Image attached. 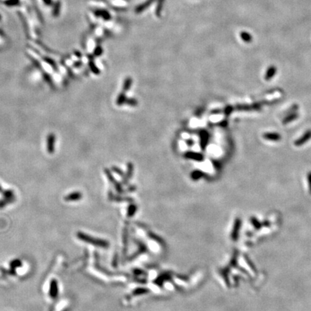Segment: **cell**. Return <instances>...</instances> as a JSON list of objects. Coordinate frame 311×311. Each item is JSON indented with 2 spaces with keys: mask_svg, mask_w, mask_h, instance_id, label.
I'll list each match as a JSON object with an SVG mask.
<instances>
[{
  "mask_svg": "<svg viewBox=\"0 0 311 311\" xmlns=\"http://www.w3.org/2000/svg\"><path fill=\"white\" fill-rule=\"evenodd\" d=\"M77 238L81 241L85 242V243H89V244L94 245L95 246H99V247L102 248H106L109 246V243L107 241L101 239V238H95V237H92L91 235H88L82 232H78L77 234Z\"/></svg>",
  "mask_w": 311,
  "mask_h": 311,
  "instance_id": "obj_1",
  "label": "cell"
},
{
  "mask_svg": "<svg viewBox=\"0 0 311 311\" xmlns=\"http://www.w3.org/2000/svg\"><path fill=\"white\" fill-rule=\"evenodd\" d=\"M49 295L53 299H56L59 295V285L56 279H52L50 284Z\"/></svg>",
  "mask_w": 311,
  "mask_h": 311,
  "instance_id": "obj_2",
  "label": "cell"
},
{
  "mask_svg": "<svg viewBox=\"0 0 311 311\" xmlns=\"http://www.w3.org/2000/svg\"><path fill=\"white\" fill-rule=\"evenodd\" d=\"M311 139V130H308L298 140L295 141V145L296 146H301L307 143L309 140Z\"/></svg>",
  "mask_w": 311,
  "mask_h": 311,
  "instance_id": "obj_3",
  "label": "cell"
},
{
  "mask_svg": "<svg viewBox=\"0 0 311 311\" xmlns=\"http://www.w3.org/2000/svg\"><path fill=\"white\" fill-rule=\"evenodd\" d=\"M55 141H56V136L53 133H51L47 138V149L49 153H53L54 152Z\"/></svg>",
  "mask_w": 311,
  "mask_h": 311,
  "instance_id": "obj_4",
  "label": "cell"
},
{
  "mask_svg": "<svg viewBox=\"0 0 311 311\" xmlns=\"http://www.w3.org/2000/svg\"><path fill=\"white\" fill-rule=\"evenodd\" d=\"M82 198V194L79 192H72L71 194H67L64 199L67 202H71V201H77L79 200Z\"/></svg>",
  "mask_w": 311,
  "mask_h": 311,
  "instance_id": "obj_5",
  "label": "cell"
},
{
  "mask_svg": "<svg viewBox=\"0 0 311 311\" xmlns=\"http://www.w3.org/2000/svg\"><path fill=\"white\" fill-rule=\"evenodd\" d=\"M264 139L271 141H279L282 139L280 134L278 133H266L263 135Z\"/></svg>",
  "mask_w": 311,
  "mask_h": 311,
  "instance_id": "obj_6",
  "label": "cell"
},
{
  "mask_svg": "<svg viewBox=\"0 0 311 311\" xmlns=\"http://www.w3.org/2000/svg\"><path fill=\"white\" fill-rule=\"evenodd\" d=\"M184 157L187 158H190V159H194L196 161H201L203 160L204 157L203 155L199 153H194V152H187L184 154Z\"/></svg>",
  "mask_w": 311,
  "mask_h": 311,
  "instance_id": "obj_7",
  "label": "cell"
},
{
  "mask_svg": "<svg viewBox=\"0 0 311 311\" xmlns=\"http://www.w3.org/2000/svg\"><path fill=\"white\" fill-rule=\"evenodd\" d=\"M298 114L297 112H294V113H291V114H289V115H287V116L284 118L283 121H282V123L284 124V125H287V124L290 123V122H293V121L295 120L296 119L298 118Z\"/></svg>",
  "mask_w": 311,
  "mask_h": 311,
  "instance_id": "obj_8",
  "label": "cell"
},
{
  "mask_svg": "<svg viewBox=\"0 0 311 311\" xmlns=\"http://www.w3.org/2000/svg\"><path fill=\"white\" fill-rule=\"evenodd\" d=\"M276 73V68L274 66H271L269 67V69L266 71V75H265V79L266 81L271 79L274 76L275 74Z\"/></svg>",
  "mask_w": 311,
  "mask_h": 311,
  "instance_id": "obj_9",
  "label": "cell"
},
{
  "mask_svg": "<svg viewBox=\"0 0 311 311\" xmlns=\"http://www.w3.org/2000/svg\"><path fill=\"white\" fill-rule=\"evenodd\" d=\"M105 174H106L107 177V178L109 179L110 181L111 182H112V183L114 184V185L116 187V188H117V191H118V192H120V190H122V188H121L120 185L119 184L117 183V182H116V180H115L114 177H112V174H111L110 172V171L108 170L107 169H105Z\"/></svg>",
  "mask_w": 311,
  "mask_h": 311,
  "instance_id": "obj_10",
  "label": "cell"
},
{
  "mask_svg": "<svg viewBox=\"0 0 311 311\" xmlns=\"http://www.w3.org/2000/svg\"><path fill=\"white\" fill-rule=\"evenodd\" d=\"M201 136V141H200V144L201 147L202 148H205L206 146L207 142H208V134L205 130H203L202 132H201L200 133Z\"/></svg>",
  "mask_w": 311,
  "mask_h": 311,
  "instance_id": "obj_11",
  "label": "cell"
},
{
  "mask_svg": "<svg viewBox=\"0 0 311 311\" xmlns=\"http://www.w3.org/2000/svg\"><path fill=\"white\" fill-rule=\"evenodd\" d=\"M132 82H133V81H132L131 78L128 77L125 78V81H124V84H123V87H122V90H123L124 92L129 90L130 86H131Z\"/></svg>",
  "mask_w": 311,
  "mask_h": 311,
  "instance_id": "obj_12",
  "label": "cell"
},
{
  "mask_svg": "<svg viewBox=\"0 0 311 311\" xmlns=\"http://www.w3.org/2000/svg\"><path fill=\"white\" fill-rule=\"evenodd\" d=\"M126 100H127V98H126V96H125V92H122V93H120V95H119L118 97H117V105H119V106H120V105H123V104L126 102Z\"/></svg>",
  "mask_w": 311,
  "mask_h": 311,
  "instance_id": "obj_13",
  "label": "cell"
},
{
  "mask_svg": "<svg viewBox=\"0 0 311 311\" xmlns=\"http://www.w3.org/2000/svg\"><path fill=\"white\" fill-rule=\"evenodd\" d=\"M133 164H132V163L129 162L128 164V173H127V175L126 177L124 178V182H125V181H126L127 179H130V177H131L132 174H133Z\"/></svg>",
  "mask_w": 311,
  "mask_h": 311,
  "instance_id": "obj_14",
  "label": "cell"
},
{
  "mask_svg": "<svg viewBox=\"0 0 311 311\" xmlns=\"http://www.w3.org/2000/svg\"><path fill=\"white\" fill-rule=\"evenodd\" d=\"M14 200H15V197H12V198H4V199L0 200V208H2V207L8 205L9 203L13 202Z\"/></svg>",
  "mask_w": 311,
  "mask_h": 311,
  "instance_id": "obj_15",
  "label": "cell"
},
{
  "mask_svg": "<svg viewBox=\"0 0 311 311\" xmlns=\"http://www.w3.org/2000/svg\"><path fill=\"white\" fill-rule=\"evenodd\" d=\"M236 109L238 110H240V111H249V110H253V108H252V105L251 106H249V105H237L236 106Z\"/></svg>",
  "mask_w": 311,
  "mask_h": 311,
  "instance_id": "obj_16",
  "label": "cell"
},
{
  "mask_svg": "<svg viewBox=\"0 0 311 311\" xmlns=\"http://www.w3.org/2000/svg\"><path fill=\"white\" fill-rule=\"evenodd\" d=\"M202 175H203V172H201V171H198V170L194 171V172H193L191 174L192 178L194 180H198V179L200 178Z\"/></svg>",
  "mask_w": 311,
  "mask_h": 311,
  "instance_id": "obj_17",
  "label": "cell"
},
{
  "mask_svg": "<svg viewBox=\"0 0 311 311\" xmlns=\"http://www.w3.org/2000/svg\"><path fill=\"white\" fill-rule=\"evenodd\" d=\"M3 196H4V198H12V197H15L13 191H12V190L10 189L6 190V191L3 192Z\"/></svg>",
  "mask_w": 311,
  "mask_h": 311,
  "instance_id": "obj_18",
  "label": "cell"
},
{
  "mask_svg": "<svg viewBox=\"0 0 311 311\" xmlns=\"http://www.w3.org/2000/svg\"><path fill=\"white\" fill-rule=\"evenodd\" d=\"M125 103H126L128 105H130V106H132V107H135L138 105L137 100L134 98L127 99Z\"/></svg>",
  "mask_w": 311,
  "mask_h": 311,
  "instance_id": "obj_19",
  "label": "cell"
},
{
  "mask_svg": "<svg viewBox=\"0 0 311 311\" xmlns=\"http://www.w3.org/2000/svg\"><path fill=\"white\" fill-rule=\"evenodd\" d=\"M21 265H22V263H21V262L19 260V259H16V260L12 261L10 264L11 268H13V269L20 267V266H21Z\"/></svg>",
  "mask_w": 311,
  "mask_h": 311,
  "instance_id": "obj_20",
  "label": "cell"
},
{
  "mask_svg": "<svg viewBox=\"0 0 311 311\" xmlns=\"http://www.w3.org/2000/svg\"><path fill=\"white\" fill-rule=\"evenodd\" d=\"M89 66H90L91 70H92V71L95 74H100V70H99V69L96 66L93 62H90V64H89Z\"/></svg>",
  "mask_w": 311,
  "mask_h": 311,
  "instance_id": "obj_21",
  "label": "cell"
},
{
  "mask_svg": "<svg viewBox=\"0 0 311 311\" xmlns=\"http://www.w3.org/2000/svg\"><path fill=\"white\" fill-rule=\"evenodd\" d=\"M233 107H231V106H227V107H225V109L224 112H225V114L226 115L228 116V115H230V113H231L232 112H233Z\"/></svg>",
  "mask_w": 311,
  "mask_h": 311,
  "instance_id": "obj_22",
  "label": "cell"
},
{
  "mask_svg": "<svg viewBox=\"0 0 311 311\" xmlns=\"http://www.w3.org/2000/svg\"><path fill=\"white\" fill-rule=\"evenodd\" d=\"M112 171L115 173H117V174H119L120 176H122V177H123L124 176V174H123V172H122V171L120 170L119 168L116 167V166H112Z\"/></svg>",
  "mask_w": 311,
  "mask_h": 311,
  "instance_id": "obj_23",
  "label": "cell"
},
{
  "mask_svg": "<svg viewBox=\"0 0 311 311\" xmlns=\"http://www.w3.org/2000/svg\"><path fill=\"white\" fill-rule=\"evenodd\" d=\"M187 144L188 146H192L193 144H194V141L192 140H189V141H187Z\"/></svg>",
  "mask_w": 311,
  "mask_h": 311,
  "instance_id": "obj_24",
  "label": "cell"
},
{
  "mask_svg": "<svg viewBox=\"0 0 311 311\" xmlns=\"http://www.w3.org/2000/svg\"><path fill=\"white\" fill-rule=\"evenodd\" d=\"M307 179H308L309 185H310V187H311V172H309L308 175H307Z\"/></svg>",
  "mask_w": 311,
  "mask_h": 311,
  "instance_id": "obj_25",
  "label": "cell"
},
{
  "mask_svg": "<svg viewBox=\"0 0 311 311\" xmlns=\"http://www.w3.org/2000/svg\"><path fill=\"white\" fill-rule=\"evenodd\" d=\"M220 125H221L222 127H223V128H225V127L226 126V125H227V121L223 120L222 122H221V123H220Z\"/></svg>",
  "mask_w": 311,
  "mask_h": 311,
  "instance_id": "obj_26",
  "label": "cell"
},
{
  "mask_svg": "<svg viewBox=\"0 0 311 311\" xmlns=\"http://www.w3.org/2000/svg\"><path fill=\"white\" fill-rule=\"evenodd\" d=\"M0 192H3V189H2V187H1V186H0Z\"/></svg>",
  "mask_w": 311,
  "mask_h": 311,
  "instance_id": "obj_27",
  "label": "cell"
}]
</instances>
